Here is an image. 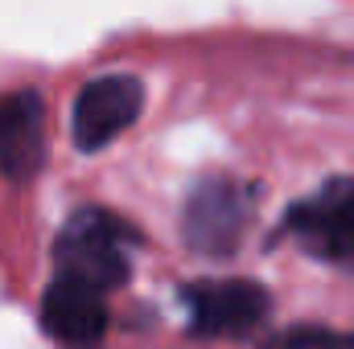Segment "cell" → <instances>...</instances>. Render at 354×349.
<instances>
[{
    "label": "cell",
    "instance_id": "cell-7",
    "mask_svg": "<svg viewBox=\"0 0 354 349\" xmlns=\"http://www.w3.org/2000/svg\"><path fill=\"white\" fill-rule=\"evenodd\" d=\"M46 165V103L37 90H12L0 99V173L29 181Z\"/></svg>",
    "mask_w": 354,
    "mask_h": 349
},
{
    "label": "cell",
    "instance_id": "cell-2",
    "mask_svg": "<svg viewBox=\"0 0 354 349\" xmlns=\"http://www.w3.org/2000/svg\"><path fill=\"white\" fill-rule=\"evenodd\" d=\"M276 235L354 275V177H334L317 193L292 201Z\"/></svg>",
    "mask_w": 354,
    "mask_h": 349
},
{
    "label": "cell",
    "instance_id": "cell-3",
    "mask_svg": "<svg viewBox=\"0 0 354 349\" xmlns=\"http://www.w3.org/2000/svg\"><path fill=\"white\" fill-rule=\"evenodd\" d=\"M256 214V185L235 177H202L181 206V235L198 255H235Z\"/></svg>",
    "mask_w": 354,
    "mask_h": 349
},
{
    "label": "cell",
    "instance_id": "cell-4",
    "mask_svg": "<svg viewBox=\"0 0 354 349\" xmlns=\"http://www.w3.org/2000/svg\"><path fill=\"white\" fill-rule=\"evenodd\" d=\"M185 325L194 337H248L272 312V296L256 279H194L181 292Z\"/></svg>",
    "mask_w": 354,
    "mask_h": 349
},
{
    "label": "cell",
    "instance_id": "cell-1",
    "mask_svg": "<svg viewBox=\"0 0 354 349\" xmlns=\"http://www.w3.org/2000/svg\"><path fill=\"white\" fill-rule=\"evenodd\" d=\"M132 247H140V235L132 222L103 206H83L66 218L62 235L54 239V263L58 275L79 279L95 292H115L132 275Z\"/></svg>",
    "mask_w": 354,
    "mask_h": 349
},
{
    "label": "cell",
    "instance_id": "cell-8",
    "mask_svg": "<svg viewBox=\"0 0 354 349\" xmlns=\"http://www.w3.org/2000/svg\"><path fill=\"white\" fill-rule=\"evenodd\" d=\"M264 349H354V333H334L326 325H292L268 337Z\"/></svg>",
    "mask_w": 354,
    "mask_h": 349
},
{
    "label": "cell",
    "instance_id": "cell-5",
    "mask_svg": "<svg viewBox=\"0 0 354 349\" xmlns=\"http://www.w3.org/2000/svg\"><path fill=\"white\" fill-rule=\"evenodd\" d=\"M140 107H145V87L136 74H99L75 94L71 136L83 152H99L124 128L136 123Z\"/></svg>",
    "mask_w": 354,
    "mask_h": 349
},
{
    "label": "cell",
    "instance_id": "cell-6",
    "mask_svg": "<svg viewBox=\"0 0 354 349\" xmlns=\"http://www.w3.org/2000/svg\"><path fill=\"white\" fill-rule=\"evenodd\" d=\"M107 304H103V292H95L79 279H66V275H54L46 296H41V329L62 341L71 349H95L107 337Z\"/></svg>",
    "mask_w": 354,
    "mask_h": 349
}]
</instances>
